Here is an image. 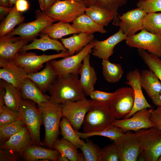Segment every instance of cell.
Instances as JSON below:
<instances>
[{"instance_id":"d6a6232c","label":"cell","mask_w":161,"mask_h":161,"mask_svg":"<svg viewBox=\"0 0 161 161\" xmlns=\"http://www.w3.org/2000/svg\"><path fill=\"white\" fill-rule=\"evenodd\" d=\"M85 13L97 24L104 27L114 19L113 15L111 12L96 6L86 7Z\"/></svg>"},{"instance_id":"83f0119b","label":"cell","mask_w":161,"mask_h":161,"mask_svg":"<svg viewBox=\"0 0 161 161\" xmlns=\"http://www.w3.org/2000/svg\"><path fill=\"white\" fill-rule=\"evenodd\" d=\"M72 23L73 27L79 33H105L107 32L104 27L97 24L85 13L78 17Z\"/></svg>"},{"instance_id":"4316f807","label":"cell","mask_w":161,"mask_h":161,"mask_svg":"<svg viewBox=\"0 0 161 161\" xmlns=\"http://www.w3.org/2000/svg\"><path fill=\"white\" fill-rule=\"evenodd\" d=\"M0 86L5 90L4 96L5 105L13 110L18 112L23 100L20 89L1 79L0 81Z\"/></svg>"},{"instance_id":"7bdbcfd3","label":"cell","mask_w":161,"mask_h":161,"mask_svg":"<svg viewBox=\"0 0 161 161\" xmlns=\"http://www.w3.org/2000/svg\"><path fill=\"white\" fill-rule=\"evenodd\" d=\"M101 161H119L117 148L114 143L101 149Z\"/></svg>"},{"instance_id":"f6af8a7d","label":"cell","mask_w":161,"mask_h":161,"mask_svg":"<svg viewBox=\"0 0 161 161\" xmlns=\"http://www.w3.org/2000/svg\"><path fill=\"white\" fill-rule=\"evenodd\" d=\"M113 92H109L98 90H94L92 92L89 96L91 99L102 102H107L111 98Z\"/></svg>"},{"instance_id":"8d00e7d4","label":"cell","mask_w":161,"mask_h":161,"mask_svg":"<svg viewBox=\"0 0 161 161\" xmlns=\"http://www.w3.org/2000/svg\"><path fill=\"white\" fill-rule=\"evenodd\" d=\"M138 52L149 69L154 73L161 82V59L145 50L138 49Z\"/></svg>"},{"instance_id":"cb8c5ba5","label":"cell","mask_w":161,"mask_h":161,"mask_svg":"<svg viewBox=\"0 0 161 161\" xmlns=\"http://www.w3.org/2000/svg\"><path fill=\"white\" fill-rule=\"evenodd\" d=\"M20 90L22 99L31 100L38 105L50 99V96L44 94L33 82L28 78L24 79Z\"/></svg>"},{"instance_id":"6da1fadb","label":"cell","mask_w":161,"mask_h":161,"mask_svg":"<svg viewBox=\"0 0 161 161\" xmlns=\"http://www.w3.org/2000/svg\"><path fill=\"white\" fill-rule=\"evenodd\" d=\"M78 75L71 74L65 78L58 77L48 90L50 100L62 104L68 101L86 99V94L80 86Z\"/></svg>"},{"instance_id":"f546056e","label":"cell","mask_w":161,"mask_h":161,"mask_svg":"<svg viewBox=\"0 0 161 161\" xmlns=\"http://www.w3.org/2000/svg\"><path fill=\"white\" fill-rule=\"evenodd\" d=\"M41 33L47 34L51 38L57 39L71 34L79 33L69 23L59 21L52 23L44 28Z\"/></svg>"},{"instance_id":"e575fe53","label":"cell","mask_w":161,"mask_h":161,"mask_svg":"<svg viewBox=\"0 0 161 161\" xmlns=\"http://www.w3.org/2000/svg\"><path fill=\"white\" fill-rule=\"evenodd\" d=\"M60 154L64 155L70 161H77L79 153L77 148L72 143L63 138L56 139L53 146Z\"/></svg>"},{"instance_id":"52a82bcc","label":"cell","mask_w":161,"mask_h":161,"mask_svg":"<svg viewBox=\"0 0 161 161\" xmlns=\"http://www.w3.org/2000/svg\"><path fill=\"white\" fill-rule=\"evenodd\" d=\"M93 40L78 53L68 56L58 60H52L50 63L58 77L65 78L71 74L79 75L85 57L92 52Z\"/></svg>"},{"instance_id":"4fadbf2b","label":"cell","mask_w":161,"mask_h":161,"mask_svg":"<svg viewBox=\"0 0 161 161\" xmlns=\"http://www.w3.org/2000/svg\"><path fill=\"white\" fill-rule=\"evenodd\" d=\"M146 108L137 111L130 117L123 119H115L112 125L121 129L123 132L148 129L155 126L150 118L152 109Z\"/></svg>"},{"instance_id":"2e32d148","label":"cell","mask_w":161,"mask_h":161,"mask_svg":"<svg viewBox=\"0 0 161 161\" xmlns=\"http://www.w3.org/2000/svg\"><path fill=\"white\" fill-rule=\"evenodd\" d=\"M127 36L119 29L108 38L100 41L94 39L92 55L102 60H109L114 53V49L119 43L125 40Z\"/></svg>"},{"instance_id":"30bf717a","label":"cell","mask_w":161,"mask_h":161,"mask_svg":"<svg viewBox=\"0 0 161 161\" xmlns=\"http://www.w3.org/2000/svg\"><path fill=\"white\" fill-rule=\"evenodd\" d=\"M125 40L126 44L130 47L146 50L149 53L161 57V35L143 29L137 34L127 36Z\"/></svg>"},{"instance_id":"60d3db41","label":"cell","mask_w":161,"mask_h":161,"mask_svg":"<svg viewBox=\"0 0 161 161\" xmlns=\"http://www.w3.org/2000/svg\"><path fill=\"white\" fill-rule=\"evenodd\" d=\"M21 120L18 112L13 110L5 105L0 106V126Z\"/></svg>"},{"instance_id":"5bb4252c","label":"cell","mask_w":161,"mask_h":161,"mask_svg":"<svg viewBox=\"0 0 161 161\" xmlns=\"http://www.w3.org/2000/svg\"><path fill=\"white\" fill-rule=\"evenodd\" d=\"M117 150L119 161H136L140 148L134 133L128 131L114 141Z\"/></svg>"},{"instance_id":"9f6ffc18","label":"cell","mask_w":161,"mask_h":161,"mask_svg":"<svg viewBox=\"0 0 161 161\" xmlns=\"http://www.w3.org/2000/svg\"><path fill=\"white\" fill-rule=\"evenodd\" d=\"M18 0H9V7H12Z\"/></svg>"},{"instance_id":"484cf974","label":"cell","mask_w":161,"mask_h":161,"mask_svg":"<svg viewBox=\"0 0 161 161\" xmlns=\"http://www.w3.org/2000/svg\"><path fill=\"white\" fill-rule=\"evenodd\" d=\"M127 1V0H84L83 3L87 7L96 6L111 12L114 16L112 24L118 26L120 21L118 10L125 5Z\"/></svg>"},{"instance_id":"f35d334b","label":"cell","mask_w":161,"mask_h":161,"mask_svg":"<svg viewBox=\"0 0 161 161\" xmlns=\"http://www.w3.org/2000/svg\"><path fill=\"white\" fill-rule=\"evenodd\" d=\"M25 126L24 122L22 120H20L0 126L1 142L3 143L6 142Z\"/></svg>"},{"instance_id":"816d5d0a","label":"cell","mask_w":161,"mask_h":161,"mask_svg":"<svg viewBox=\"0 0 161 161\" xmlns=\"http://www.w3.org/2000/svg\"><path fill=\"white\" fill-rule=\"evenodd\" d=\"M58 161H69V160L64 155L62 154H60Z\"/></svg>"},{"instance_id":"5b68a950","label":"cell","mask_w":161,"mask_h":161,"mask_svg":"<svg viewBox=\"0 0 161 161\" xmlns=\"http://www.w3.org/2000/svg\"><path fill=\"white\" fill-rule=\"evenodd\" d=\"M86 7L83 3L74 0H58L44 12L54 21L69 23L85 13Z\"/></svg>"},{"instance_id":"c3c4849f","label":"cell","mask_w":161,"mask_h":161,"mask_svg":"<svg viewBox=\"0 0 161 161\" xmlns=\"http://www.w3.org/2000/svg\"><path fill=\"white\" fill-rule=\"evenodd\" d=\"M150 98L155 106H161V91L157 93Z\"/></svg>"},{"instance_id":"7a4b0ae2","label":"cell","mask_w":161,"mask_h":161,"mask_svg":"<svg viewBox=\"0 0 161 161\" xmlns=\"http://www.w3.org/2000/svg\"><path fill=\"white\" fill-rule=\"evenodd\" d=\"M115 119L108 107L107 102L91 99L82 126L83 132L89 133L102 130L112 125Z\"/></svg>"},{"instance_id":"e0dca14e","label":"cell","mask_w":161,"mask_h":161,"mask_svg":"<svg viewBox=\"0 0 161 161\" xmlns=\"http://www.w3.org/2000/svg\"><path fill=\"white\" fill-rule=\"evenodd\" d=\"M0 79L20 89L27 74L13 60L0 58Z\"/></svg>"},{"instance_id":"f5cc1de1","label":"cell","mask_w":161,"mask_h":161,"mask_svg":"<svg viewBox=\"0 0 161 161\" xmlns=\"http://www.w3.org/2000/svg\"><path fill=\"white\" fill-rule=\"evenodd\" d=\"M40 8L42 11H44L45 4L44 0H38Z\"/></svg>"},{"instance_id":"ab89813d","label":"cell","mask_w":161,"mask_h":161,"mask_svg":"<svg viewBox=\"0 0 161 161\" xmlns=\"http://www.w3.org/2000/svg\"><path fill=\"white\" fill-rule=\"evenodd\" d=\"M79 148L84 156L85 161H101V149L92 141L87 140Z\"/></svg>"},{"instance_id":"bcb514c9","label":"cell","mask_w":161,"mask_h":161,"mask_svg":"<svg viewBox=\"0 0 161 161\" xmlns=\"http://www.w3.org/2000/svg\"><path fill=\"white\" fill-rule=\"evenodd\" d=\"M150 119L161 131V106H157L156 109H152Z\"/></svg>"},{"instance_id":"ee69618b","label":"cell","mask_w":161,"mask_h":161,"mask_svg":"<svg viewBox=\"0 0 161 161\" xmlns=\"http://www.w3.org/2000/svg\"><path fill=\"white\" fill-rule=\"evenodd\" d=\"M21 155L13 151L0 148V161H15L18 160Z\"/></svg>"},{"instance_id":"4dcf8cb0","label":"cell","mask_w":161,"mask_h":161,"mask_svg":"<svg viewBox=\"0 0 161 161\" xmlns=\"http://www.w3.org/2000/svg\"><path fill=\"white\" fill-rule=\"evenodd\" d=\"M24 19V17L17 10L14 4L10 12L0 24V37L12 31L16 26L22 23Z\"/></svg>"},{"instance_id":"9c48e42d","label":"cell","mask_w":161,"mask_h":161,"mask_svg":"<svg viewBox=\"0 0 161 161\" xmlns=\"http://www.w3.org/2000/svg\"><path fill=\"white\" fill-rule=\"evenodd\" d=\"M69 56L68 51H61L57 54L41 55H38L35 52H24L18 53L13 60L28 74L38 72L43 67V64L45 63Z\"/></svg>"},{"instance_id":"11a10c76","label":"cell","mask_w":161,"mask_h":161,"mask_svg":"<svg viewBox=\"0 0 161 161\" xmlns=\"http://www.w3.org/2000/svg\"><path fill=\"white\" fill-rule=\"evenodd\" d=\"M77 161H85L84 156L83 153H79Z\"/></svg>"},{"instance_id":"836d02e7","label":"cell","mask_w":161,"mask_h":161,"mask_svg":"<svg viewBox=\"0 0 161 161\" xmlns=\"http://www.w3.org/2000/svg\"><path fill=\"white\" fill-rule=\"evenodd\" d=\"M59 127L63 138L72 143L77 148H79L84 143V142L80 139L70 123L64 117H62Z\"/></svg>"},{"instance_id":"44dd1931","label":"cell","mask_w":161,"mask_h":161,"mask_svg":"<svg viewBox=\"0 0 161 161\" xmlns=\"http://www.w3.org/2000/svg\"><path fill=\"white\" fill-rule=\"evenodd\" d=\"M50 61L46 62L45 67L41 71L27 74L25 76V78L33 82L43 93L48 91L51 85L58 77Z\"/></svg>"},{"instance_id":"603a6c76","label":"cell","mask_w":161,"mask_h":161,"mask_svg":"<svg viewBox=\"0 0 161 161\" xmlns=\"http://www.w3.org/2000/svg\"><path fill=\"white\" fill-rule=\"evenodd\" d=\"M41 146L33 144L29 146L24 151L21 157L27 161L43 160L58 161L60 154L58 151L55 149L45 148Z\"/></svg>"},{"instance_id":"db71d44e","label":"cell","mask_w":161,"mask_h":161,"mask_svg":"<svg viewBox=\"0 0 161 161\" xmlns=\"http://www.w3.org/2000/svg\"><path fill=\"white\" fill-rule=\"evenodd\" d=\"M0 6L9 7V0H0Z\"/></svg>"},{"instance_id":"f907efd6","label":"cell","mask_w":161,"mask_h":161,"mask_svg":"<svg viewBox=\"0 0 161 161\" xmlns=\"http://www.w3.org/2000/svg\"><path fill=\"white\" fill-rule=\"evenodd\" d=\"M57 0H44L45 8L44 11V12H45Z\"/></svg>"},{"instance_id":"277c9868","label":"cell","mask_w":161,"mask_h":161,"mask_svg":"<svg viewBox=\"0 0 161 161\" xmlns=\"http://www.w3.org/2000/svg\"><path fill=\"white\" fill-rule=\"evenodd\" d=\"M140 153L146 161H157L161 156V131L156 127L135 132Z\"/></svg>"},{"instance_id":"1f68e13d","label":"cell","mask_w":161,"mask_h":161,"mask_svg":"<svg viewBox=\"0 0 161 161\" xmlns=\"http://www.w3.org/2000/svg\"><path fill=\"white\" fill-rule=\"evenodd\" d=\"M103 76L108 82L115 83L121 79L124 71L121 66L119 64L112 63L109 60H102V62Z\"/></svg>"},{"instance_id":"ac0fdd59","label":"cell","mask_w":161,"mask_h":161,"mask_svg":"<svg viewBox=\"0 0 161 161\" xmlns=\"http://www.w3.org/2000/svg\"><path fill=\"white\" fill-rule=\"evenodd\" d=\"M33 39L31 38L16 37L8 34L1 37L0 58L13 60L22 47Z\"/></svg>"},{"instance_id":"6f0895ef","label":"cell","mask_w":161,"mask_h":161,"mask_svg":"<svg viewBox=\"0 0 161 161\" xmlns=\"http://www.w3.org/2000/svg\"><path fill=\"white\" fill-rule=\"evenodd\" d=\"M74 0L78 1H79L80 2H82V3H83L84 2V0Z\"/></svg>"},{"instance_id":"680465c9","label":"cell","mask_w":161,"mask_h":161,"mask_svg":"<svg viewBox=\"0 0 161 161\" xmlns=\"http://www.w3.org/2000/svg\"><path fill=\"white\" fill-rule=\"evenodd\" d=\"M157 161H161V156L158 158Z\"/></svg>"},{"instance_id":"ffe728a7","label":"cell","mask_w":161,"mask_h":161,"mask_svg":"<svg viewBox=\"0 0 161 161\" xmlns=\"http://www.w3.org/2000/svg\"><path fill=\"white\" fill-rule=\"evenodd\" d=\"M33 144L32 138L25 126L9 139L0 145L1 149L10 150L19 153L21 155L24 150Z\"/></svg>"},{"instance_id":"ba28073f","label":"cell","mask_w":161,"mask_h":161,"mask_svg":"<svg viewBox=\"0 0 161 161\" xmlns=\"http://www.w3.org/2000/svg\"><path fill=\"white\" fill-rule=\"evenodd\" d=\"M134 91L131 87H123L116 90L107 102L108 107L116 119L124 118L133 106Z\"/></svg>"},{"instance_id":"d4e9b609","label":"cell","mask_w":161,"mask_h":161,"mask_svg":"<svg viewBox=\"0 0 161 161\" xmlns=\"http://www.w3.org/2000/svg\"><path fill=\"white\" fill-rule=\"evenodd\" d=\"M94 38L92 34L80 32L68 38H61V42L67 50L69 55L80 51Z\"/></svg>"},{"instance_id":"d6986e66","label":"cell","mask_w":161,"mask_h":161,"mask_svg":"<svg viewBox=\"0 0 161 161\" xmlns=\"http://www.w3.org/2000/svg\"><path fill=\"white\" fill-rule=\"evenodd\" d=\"M80 86L86 95L89 96L95 90L94 86L97 80L96 73L90 64V56L87 55L84 59L79 74Z\"/></svg>"},{"instance_id":"91938a15","label":"cell","mask_w":161,"mask_h":161,"mask_svg":"<svg viewBox=\"0 0 161 161\" xmlns=\"http://www.w3.org/2000/svg\"></svg>"},{"instance_id":"7dc6e473","label":"cell","mask_w":161,"mask_h":161,"mask_svg":"<svg viewBox=\"0 0 161 161\" xmlns=\"http://www.w3.org/2000/svg\"><path fill=\"white\" fill-rule=\"evenodd\" d=\"M15 4L17 10L20 12L27 11L29 8V4L27 0H18Z\"/></svg>"},{"instance_id":"681fc988","label":"cell","mask_w":161,"mask_h":161,"mask_svg":"<svg viewBox=\"0 0 161 161\" xmlns=\"http://www.w3.org/2000/svg\"><path fill=\"white\" fill-rule=\"evenodd\" d=\"M12 7L3 6H0V18L1 20L5 16L7 15L11 10Z\"/></svg>"},{"instance_id":"7402d4cb","label":"cell","mask_w":161,"mask_h":161,"mask_svg":"<svg viewBox=\"0 0 161 161\" xmlns=\"http://www.w3.org/2000/svg\"><path fill=\"white\" fill-rule=\"evenodd\" d=\"M40 35L39 38L34 39L30 44L24 46L19 52L32 49H39L44 52L48 50H54L58 52L68 51L62 43L57 40L52 38L47 34L41 33Z\"/></svg>"},{"instance_id":"8fae6325","label":"cell","mask_w":161,"mask_h":161,"mask_svg":"<svg viewBox=\"0 0 161 161\" xmlns=\"http://www.w3.org/2000/svg\"><path fill=\"white\" fill-rule=\"evenodd\" d=\"M91 101V100L86 98L61 104L62 117L68 120L75 131H79L82 127Z\"/></svg>"},{"instance_id":"d590c367","label":"cell","mask_w":161,"mask_h":161,"mask_svg":"<svg viewBox=\"0 0 161 161\" xmlns=\"http://www.w3.org/2000/svg\"><path fill=\"white\" fill-rule=\"evenodd\" d=\"M75 131L80 138L86 139L93 136H99L108 137L113 141L117 140L124 133L121 129L113 125L97 132L84 133Z\"/></svg>"},{"instance_id":"f1b7e54d","label":"cell","mask_w":161,"mask_h":161,"mask_svg":"<svg viewBox=\"0 0 161 161\" xmlns=\"http://www.w3.org/2000/svg\"><path fill=\"white\" fill-rule=\"evenodd\" d=\"M140 80L142 88L150 98L161 91V82L151 71L146 69L141 70Z\"/></svg>"},{"instance_id":"3957f363","label":"cell","mask_w":161,"mask_h":161,"mask_svg":"<svg viewBox=\"0 0 161 161\" xmlns=\"http://www.w3.org/2000/svg\"><path fill=\"white\" fill-rule=\"evenodd\" d=\"M38 106L45 129V142L47 146L51 149L57 139L62 117L61 104L50 100Z\"/></svg>"},{"instance_id":"7c38bea8","label":"cell","mask_w":161,"mask_h":161,"mask_svg":"<svg viewBox=\"0 0 161 161\" xmlns=\"http://www.w3.org/2000/svg\"><path fill=\"white\" fill-rule=\"evenodd\" d=\"M36 19L31 22L22 23L7 34L11 35H18L22 38H35L46 27L55 22L39 10L36 11Z\"/></svg>"},{"instance_id":"74e56055","label":"cell","mask_w":161,"mask_h":161,"mask_svg":"<svg viewBox=\"0 0 161 161\" xmlns=\"http://www.w3.org/2000/svg\"><path fill=\"white\" fill-rule=\"evenodd\" d=\"M143 29L149 32L161 35V13L147 14L143 20Z\"/></svg>"},{"instance_id":"9a60e30c","label":"cell","mask_w":161,"mask_h":161,"mask_svg":"<svg viewBox=\"0 0 161 161\" xmlns=\"http://www.w3.org/2000/svg\"><path fill=\"white\" fill-rule=\"evenodd\" d=\"M147 13L137 8L128 11L118 16V26L127 36L133 35L143 29L144 19Z\"/></svg>"},{"instance_id":"b9f144b4","label":"cell","mask_w":161,"mask_h":161,"mask_svg":"<svg viewBox=\"0 0 161 161\" xmlns=\"http://www.w3.org/2000/svg\"><path fill=\"white\" fill-rule=\"evenodd\" d=\"M137 6L147 14L161 12V0H139Z\"/></svg>"},{"instance_id":"8992f818","label":"cell","mask_w":161,"mask_h":161,"mask_svg":"<svg viewBox=\"0 0 161 161\" xmlns=\"http://www.w3.org/2000/svg\"><path fill=\"white\" fill-rule=\"evenodd\" d=\"M34 103L28 99L22 100L18 112L30 134L33 144L42 146L44 144L40 139V130L42 118Z\"/></svg>"}]
</instances>
